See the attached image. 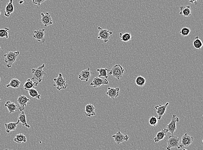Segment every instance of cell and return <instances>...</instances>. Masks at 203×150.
I'll use <instances>...</instances> for the list:
<instances>
[{
  "label": "cell",
  "instance_id": "cell-1",
  "mask_svg": "<svg viewBox=\"0 0 203 150\" xmlns=\"http://www.w3.org/2000/svg\"><path fill=\"white\" fill-rule=\"evenodd\" d=\"M45 67V65L43 64L37 69H32L31 72L33 74L32 80L37 81L38 83H40L42 80L43 76L46 74V72L43 70Z\"/></svg>",
  "mask_w": 203,
  "mask_h": 150
},
{
  "label": "cell",
  "instance_id": "cell-2",
  "mask_svg": "<svg viewBox=\"0 0 203 150\" xmlns=\"http://www.w3.org/2000/svg\"><path fill=\"white\" fill-rule=\"evenodd\" d=\"M20 54L19 51L16 52H9L4 55L5 61L6 64V66L10 69L11 68L12 65L16 60L17 58Z\"/></svg>",
  "mask_w": 203,
  "mask_h": 150
},
{
  "label": "cell",
  "instance_id": "cell-3",
  "mask_svg": "<svg viewBox=\"0 0 203 150\" xmlns=\"http://www.w3.org/2000/svg\"><path fill=\"white\" fill-rule=\"evenodd\" d=\"M54 81L55 83L53 85V86L56 87L58 91H60L62 89L65 90L68 87V81L66 78L62 77L61 73H59L58 77L54 78Z\"/></svg>",
  "mask_w": 203,
  "mask_h": 150
},
{
  "label": "cell",
  "instance_id": "cell-4",
  "mask_svg": "<svg viewBox=\"0 0 203 150\" xmlns=\"http://www.w3.org/2000/svg\"><path fill=\"white\" fill-rule=\"evenodd\" d=\"M99 32L98 39H102L105 43H107L110 38V36L112 35L113 33L107 29L102 28L98 27Z\"/></svg>",
  "mask_w": 203,
  "mask_h": 150
},
{
  "label": "cell",
  "instance_id": "cell-5",
  "mask_svg": "<svg viewBox=\"0 0 203 150\" xmlns=\"http://www.w3.org/2000/svg\"><path fill=\"white\" fill-rule=\"evenodd\" d=\"M110 71L112 76L116 78L118 80L121 78L125 72L124 68L120 65H115L112 67Z\"/></svg>",
  "mask_w": 203,
  "mask_h": 150
},
{
  "label": "cell",
  "instance_id": "cell-6",
  "mask_svg": "<svg viewBox=\"0 0 203 150\" xmlns=\"http://www.w3.org/2000/svg\"><path fill=\"white\" fill-rule=\"evenodd\" d=\"M165 141L167 144V146L166 148L167 150H170L172 148H177L179 145V138L173 135L169 136L167 140Z\"/></svg>",
  "mask_w": 203,
  "mask_h": 150
},
{
  "label": "cell",
  "instance_id": "cell-7",
  "mask_svg": "<svg viewBox=\"0 0 203 150\" xmlns=\"http://www.w3.org/2000/svg\"><path fill=\"white\" fill-rule=\"evenodd\" d=\"M40 15L41 16V18L40 24H43L45 27H47L53 24L52 17L49 12H47L45 13H42L40 14Z\"/></svg>",
  "mask_w": 203,
  "mask_h": 150
},
{
  "label": "cell",
  "instance_id": "cell-8",
  "mask_svg": "<svg viewBox=\"0 0 203 150\" xmlns=\"http://www.w3.org/2000/svg\"><path fill=\"white\" fill-rule=\"evenodd\" d=\"M194 138L192 136H189L187 133L183 135L181 138V144H179L177 148L180 149L185 147L189 146L192 144Z\"/></svg>",
  "mask_w": 203,
  "mask_h": 150
},
{
  "label": "cell",
  "instance_id": "cell-9",
  "mask_svg": "<svg viewBox=\"0 0 203 150\" xmlns=\"http://www.w3.org/2000/svg\"><path fill=\"white\" fill-rule=\"evenodd\" d=\"M179 118L176 116V115L173 114L172 116V120L169 123L166 125V128L169 132L173 135L174 132L176 130V123L179 122Z\"/></svg>",
  "mask_w": 203,
  "mask_h": 150
},
{
  "label": "cell",
  "instance_id": "cell-10",
  "mask_svg": "<svg viewBox=\"0 0 203 150\" xmlns=\"http://www.w3.org/2000/svg\"><path fill=\"white\" fill-rule=\"evenodd\" d=\"M45 31L44 29H38L37 30H35L33 34V38L36 39L38 42H41V43H44L46 40L45 39Z\"/></svg>",
  "mask_w": 203,
  "mask_h": 150
},
{
  "label": "cell",
  "instance_id": "cell-11",
  "mask_svg": "<svg viewBox=\"0 0 203 150\" xmlns=\"http://www.w3.org/2000/svg\"><path fill=\"white\" fill-rule=\"evenodd\" d=\"M112 137L114 139L115 142L117 144H120L124 141H127L129 139V137L127 135H123L120 131L118 132Z\"/></svg>",
  "mask_w": 203,
  "mask_h": 150
},
{
  "label": "cell",
  "instance_id": "cell-12",
  "mask_svg": "<svg viewBox=\"0 0 203 150\" xmlns=\"http://www.w3.org/2000/svg\"><path fill=\"white\" fill-rule=\"evenodd\" d=\"M109 82L107 79H105L100 78L99 77H95L93 79L92 82L90 84V85L93 87L94 88H99L103 85H108Z\"/></svg>",
  "mask_w": 203,
  "mask_h": 150
},
{
  "label": "cell",
  "instance_id": "cell-13",
  "mask_svg": "<svg viewBox=\"0 0 203 150\" xmlns=\"http://www.w3.org/2000/svg\"><path fill=\"white\" fill-rule=\"evenodd\" d=\"M30 101V100L25 96L22 95L19 96L17 99V102L20 105L19 107V111H23L25 109L26 104Z\"/></svg>",
  "mask_w": 203,
  "mask_h": 150
},
{
  "label": "cell",
  "instance_id": "cell-14",
  "mask_svg": "<svg viewBox=\"0 0 203 150\" xmlns=\"http://www.w3.org/2000/svg\"><path fill=\"white\" fill-rule=\"evenodd\" d=\"M169 105V103L167 102L164 105L159 104V105L155 106V108L156 109V112H157V115H158L157 119L158 120H161L162 117L165 113L167 107Z\"/></svg>",
  "mask_w": 203,
  "mask_h": 150
},
{
  "label": "cell",
  "instance_id": "cell-15",
  "mask_svg": "<svg viewBox=\"0 0 203 150\" xmlns=\"http://www.w3.org/2000/svg\"><path fill=\"white\" fill-rule=\"evenodd\" d=\"M91 76V72L90 69L82 70L78 75V78L82 81L88 82Z\"/></svg>",
  "mask_w": 203,
  "mask_h": 150
},
{
  "label": "cell",
  "instance_id": "cell-16",
  "mask_svg": "<svg viewBox=\"0 0 203 150\" xmlns=\"http://www.w3.org/2000/svg\"><path fill=\"white\" fill-rule=\"evenodd\" d=\"M120 88H108L106 94L111 99L116 98L119 96Z\"/></svg>",
  "mask_w": 203,
  "mask_h": 150
},
{
  "label": "cell",
  "instance_id": "cell-17",
  "mask_svg": "<svg viewBox=\"0 0 203 150\" xmlns=\"http://www.w3.org/2000/svg\"><path fill=\"white\" fill-rule=\"evenodd\" d=\"M180 10V12L179 14L180 15H183L185 17H191L192 15V10L189 5H187L186 6H181Z\"/></svg>",
  "mask_w": 203,
  "mask_h": 150
},
{
  "label": "cell",
  "instance_id": "cell-18",
  "mask_svg": "<svg viewBox=\"0 0 203 150\" xmlns=\"http://www.w3.org/2000/svg\"><path fill=\"white\" fill-rule=\"evenodd\" d=\"M14 11V7L13 4V0H9V2L6 5L4 15L5 17L9 18L10 15Z\"/></svg>",
  "mask_w": 203,
  "mask_h": 150
},
{
  "label": "cell",
  "instance_id": "cell-19",
  "mask_svg": "<svg viewBox=\"0 0 203 150\" xmlns=\"http://www.w3.org/2000/svg\"><path fill=\"white\" fill-rule=\"evenodd\" d=\"M168 130L167 128L163 129L157 133V135H156V137L154 138V140L156 143L159 142V141L163 140L165 138L166 134L168 132Z\"/></svg>",
  "mask_w": 203,
  "mask_h": 150
},
{
  "label": "cell",
  "instance_id": "cell-20",
  "mask_svg": "<svg viewBox=\"0 0 203 150\" xmlns=\"http://www.w3.org/2000/svg\"><path fill=\"white\" fill-rule=\"evenodd\" d=\"M5 106L7 107L10 114L14 113L18 109V105L10 101H7L5 104Z\"/></svg>",
  "mask_w": 203,
  "mask_h": 150
},
{
  "label": "cell",
  "instance_id": "cell-21",
  "mask_svg": "<svg viewBox=\"0 0 203 150\" xmlns=\"http://www.w3.org/2000/svg\"><path fill=\"white\" fill-rule=\"evenodd\" d=\"M20 122L18 120V122H10L9 123H5V124L6 132L7 134H9L10 132L13 131L16 129L17 125H18Z\"/></svg>",
  "mask_w": 203,
  "mask_h": 150
},
{
  "label": "cell",
  "instance_id": "cell-22",
  "mask_svg": "<svg viewBox=\"0 0 203 150\" xmlns=\"http://www.w3.org/2000/svg\"><path fill=\"white\" fill-rule=\"evenodd\" d=\"M85 112H86V116H87L90 117L95 116L96 114L95 112V107L92 104H87L85 108Z\"/></svg>",
  "mask_w": 203,
  "mask_h": 150
},
{
  "label": "cell",
  "instance_id": "cell-23",
  "mask_svg": "<svg viewBox=\"0 0 203 150\" xmlns=\"http://www.w3.org/2000/svg\"><path fill=\"white\" fill-rule=\"evenodd\" d=\"M38 83H39L38 82H33L32 80L28 79L23 85V89L25 90H28L29 89L35 88L38 86Z\"/></svg>",
  "mask_w": 203,
  "mask_h": 150
},
{
  "label": "cell",
  "instance_id": "cell-24",
  "mask_svg": "<svg viewBox=\"0 0 203 150\" xmlns=\"http://www.w3.org/2000/svg\"><path fill=\"white\" fill-rule=\"evenodd\" d=\"M97 72H99L98 77H104L105 78L107 79L108 78V75H111V72L110 70L105 68H101L100 69H97Z\"/></svg>",
  "mask_w": 203,
  "mask_h": 150
},
{
  "label": "cell",
  "instance_id": "cell-25",
  "mask_svg": "<svg viewBox=\"0 0 203 150\" xmlns=\"http://www.w3.org/2000/svg\"><path fill=\"white\" fill-rule=\"evenodd\" d=\"M21 112L18 117V120H19L20 122H21L23 126H25L27 128H30V126L27 124V122H26V115L23 111Z\"/></svg>",
  "mask_w": 203,
  "mask_h": 150
},
{
  "label": "cell",
  "instance_id": "cell-26",
  "mask_svg": "<svg viewBox=\"0 0 203 150\" xmlns=\"http://www.w3.org/2000/svg\"><path fill=\"white\" fill-rule=\"evenodd\" d=\"M21 84V82L19 80L16 78H13L10 80L9 83L7 85L6 87L7 88H11L16 89L19 88Z\"/></svg>",
  "mask_w": 203,
  "mask_h": 150
},
{
  "label": "cell",
  "instance_id": "cell-27",
  "mask_svg": "<svg viewBox=\"0 0 203 150\" xmlns=\"http://www.w3.org/2000/svg\"><path fill=\"white\" fill-rule=\"evenodd\" d=\"M14 141L16 143L20 144L22 143H26V136H24L23 134L20 133L16 136L15 137L14 139Z\"/></svg>",
  "mask_w": 203,
  "mask_h": 150
},
{
  "label": "cell",
  "instance_id": "cell-28",
  "mask_svg": "<svg viewBox=\"0 0 203 150\" xmlns=\"http://www.w3.org/2000/svg\"><path fill=\"white\" fill-rule=\"evenodd\" d=\"M119 37L121 40L124 42H129L132 39V36L130 33H125L123 34L121 33L119 34Z\"/></svg>",
  "mask_w": 203,
  "mask_h": 150
},
{
  "label": "cell",
  "instance_id": "cell-29",
  "mask_svg": "<svg viewBox=\"0 0 203 150\" xmlns=\"http://www.w3.org/2000/svg\"><path fill=\"white\" fill-rule=\"evenodd\" d=\"M29 94L30 96L32 98H36L37 99L40 100L41 96L38 93V90L32 88L28 90Z\"/></svg>",
  "mask_w": 203,
  "mask_h": 150
},
{
  "label": "cell",
  "instance_id": "cell-30",
  "mask_svg": "<svg viewBox=\"0 0 203 150\" xmlns=\"http://www.w3.org/2000/svg\"><path fill=\"white\" fill-rule=\"evenodd\" d=\"M193 46L197 49L201 50L203 47V43L201 40L198 37H196L194 38L193 42Z\"/></svg>",
  "mask_w": 203,
  "mask_h": 150
},
{
  "label": "cell",
  "instance_id": "cell-31",
  "mask_svg": "<svg viewBox=\"0 0 203 150\" xmlns=\"http://www.w3.org/2000/svg\"><path fill=\"white\" fill-rule=\"evenodd\" d=\"M145 82H146V80L143 77L140 76V75H138L136 79L135 83L136 85L140 87H142L145 85Z\"/></svg>",
  "mask_w": 203,
  "mask_h": 150
},
{
  "label": "cell",
  "instance_id": "cell-32",
  "mask_svg": "<svg viewBox=\"0 0 203 150\" xmlns=\"http://www.w3.org/2000/svg\"><path fill=\"white\" fill-rule=\"evenodd\" d=\"M9 30V29L5 28L0 29V38H5L8 39L9 37V34L8 31Z\"/></svg>",
  "mask_w": 203,
  "mask_h": 150
},
{
  "label": "cell",
  "instance_id": "cell-33",
  "mask_svg": "<svg viewBox=\"0 0 203 150\" xmlns=\"http://www.w3.org/2000/svg\"><path fill=\"white\" fill-rule=\"evenodd\" d=\"M191 32V29L188 27H184L181 29L179 33L182 37H186L189 36Z\"/></svg>",
  "mask_w": 203,
  "mask_h": 150
},
{
  "label": "cell",
  "instance_id": "cell-34",
  "mask_svg": "<svg viewBox=\"0 0 203 150\" xmlns=\"http://www.w3.org/2000/svg\"><path fill=\"white\" fill-rule=\"evenodd\" d=\"M149 122L150 125L151 126H156L158 124V120L157 117L155 116H152L149 118Z\"/></svg>",
  "mask_w": 203,
  "mask_h": 150
},
{
  "label": "cell",
  "instance_id": "cell-35",
  "mask_svg": "<svg viewBox=\"0 0 203 150\" xmlns=\"http://www.w3.org/2000/svg\"><path fill=\"white\" fill-rule=\"evenodd\" d=\"M46 0H32L33 4L35 5L40 6L42 3L44 2Z\"/></svg>",
  "mask_w": 203,
  "mask_h": 150
},
{
  "label": "cell",
  "instance_id": "cell-36",
  "mask_svg": "<svg viewBox=\"0 0 203 150\" xmlns=\"http://www.w3.org/2000/svg\"><path fill=\"white\" fill-rule=\"evenodd\" d=\"M197 1L198 0H189V3L191 4H194L195 5H197Z\"/></svg>",
  "mask_w": 203,
  "mask_h": 150
},
{
  "label": "cell",
  "instance_id": "cell-37",
  "mask_svg": "<svg viewBox=\"0 0 203 150\" xmlns=\"http://www.w3.org/2000/svg\"><path fill=\"white\" fill-rule=\"evenodd\" d=\"M23 2H23V1H20V2H19V4H23Z\"/></svg>",
  "mask_w": 203,
  "mask_h": 150
},
{
  "label": "cell",
  "instance_id": "cell-38",
  "mask_svg": "<svg viewBox=\"0 0 203 150\" xmlns=\"http://www.w3.org/2000/svg\"><path fill=\"white\" fill-rule=\"evenodd\" d=\"M1 77H0V83H1Z\"/></svg>",
  "mask_w": 203,
  "mask_h": 150
},
{
  "label": "cell",
  "instance_id": "cell-39",
  "mask_svg": "<svg viewBox=\"0 0 203 150\" xmlns=\"http://www.w3.org/2000/svg\"><path fill=\"white\" fill-rule=\"evenodd\" d=\"M1 99H0V102H1Z\"/></svg>",
  "mask_w": 203,
  "mask_h": 150
},
{
  "label": "cell",
  "instance_id": "cell-40",
  "mask_svg": "<svg viewBox=\"0 0 203 150\" xmlns=\"http://www.w3.org/2000/svg\"><path fill=\"white\" fill-rule=\"evenodd\" d=\"M1 12H0V15H1Z\"/></svg>",
  "mask_w": 203,
  "mask_h": 150
},
{
  "label": "cell",
  "instance_id": "cell-41",
  "mask_svg": "<svg viewBox=\"0 0 203 150\" xmlns=\"http://www.w3.org/2000/svg\"><path fill=\"white\" fill-rule=\"evenodd\" d=\"M0 49H1V47H0Z\"/></svg>",
  "mask_w": 203,
  "mask_h": 150
}]
</instances>
